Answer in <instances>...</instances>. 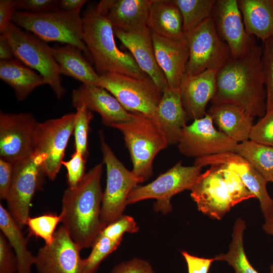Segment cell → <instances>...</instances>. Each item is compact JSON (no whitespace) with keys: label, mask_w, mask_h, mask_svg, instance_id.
<instances>
[{"label":"cell","mask_w":273,"mask_h":273,"mask_svg":"<svg viewBox=\"0 0 273 273\" xmlns=\"http://www.w3.org/2000/svg\"><path fill=\"white\" fill-rule=\"evenodd\" d=\"M183 18L185 35L211 17L215 0H173Z\"/></svg>","instance_id":"d6a6232c"},{"label":"cell","mask_w":273,"mask_h":273,"mask_svg":"<svg viewBox=\"0 0 273 273\" xmlns=\"http://www.w3.org/2000/svg\"><path fill=\"white\" fill-rule=\"evenodd\" d=\"M178 149L181 154L196 158L224 153L236 152L238 143L213 125L207 113L183 129Z\"/></svg>","instance_id":"4fadbf2b"},{"label":"cell","mask_w":273,"mask_h":273,"mask_svg":"<svg viewBox=\"0 0 273 273\" xmlns=\"http://www.w3.org/2000/svg\"><path fill=\"white\" fill-rule=\"evenodd\" d=\"M74 125L75 151L86 159L88 156V132L90 121L94 117L92 111L84 106L76 108Z\"/></svg>","instance_id":"d590c367"},{"label":"cell","mask_w":273,"mask_h":273,"mask_svg":"<svg viewBox=\"0 0 273 273\" xmlns=\"http://www.w3.org/2000/svg\"><path fill=\"white\" fill-rule=\"evenodd\" d=\"M235 153L246 159L267 182L273 183V147L249 140L238 143Z\"/></svg>","instance_id":"1f68e13d"},{"label":"cell","mask_w":273,"mask_h":273,"mask_svg":"<svg viewBox=\"0 0 273 273\" xmlns=\"http://www.w3.org/2000/svg\"><path fill=\"white\" fill-rule=\"evenodd\" d=\"M223 164L236 172L247 189L260 203L264 219L272 217L273 200L269 195L265 178L246 159L236 153L229 152L196 158L194 165Z\"/></svg>","instance_id":"ac0fdd59"},{"label":"cell","mask_w":273,"mask_h":273,"mask_svg":"<svg viewBox=\"0 0 273 273\" xmlns=\"http://www.w3.org/2000/svg\"><path fill=\"white\" fill-rule=\"evenodd\" d=\"M114 0H102L87 7L82 13V38L100 75L118 73L136 78L146 74L130 53L120 51L107 14Z\"/></svg>","instance_id":"3957f363"},{"label":"cell","mask_w":273,"mask_h":273,"mask_svg":"<svg viewBox=\"0 0 273 273\" xmlns=\"http://www.w3.org/2000/svg\"><path fill=\"white\" fill-rule=\"evenodd\" d=\"M152 118L165 134L168 145L178 143L187 120L179 88L169 87L163 92Z\"/></svg>","instance_id":"603a6c76"},{"label":"cell","mask_w":273,"mask_h":273,"mask_svg":"<svg viewBox=\"0 0 273 273\" xmlns=\"http://www.w3.org/2000/svg\"><path fill=\"white\" fill-rule=\"evenodd\" d=\"M147 26L161 36L181 41L186 39L181 13L173 0H153Z\"/></svg>","instance_id":"d4e9b609"},{"label":"cell","mask_w":273,"mask_h":273,"mask_svg":"<svg viewBox=\"0 0 273 273\" xmlns=\"http://www.w3.org/2000/svg\"><path fill=\"white\" fill-rule=\"evenodd\" d=\"M98 86L111 93L130 113L152 117L163 92L147 74L140 78L118 73L100 76Z\"/></svg>","instance_id":"ba28073f"},{"label":"cell","mask_w":273,"mask_h":273,"mask_svg":"<svg viewBox=\"0 0 273 273\" xmlns=\"http://www.w3.org/2000/svg\"><path fill=\"white\" fill-rule=\"evenodd\" d=\"M202 166H184L181 161L160 174L152 182L136 186L129 194L127 205L149 199H155L153 209L167 214L172 210L170 199L186 190H191L201 174Z\"/></svg>","instance_id":"9c48e42d"},{"label":"cell","mask_w":273,"mask_h":273,"mask_svg":"<svg viewBox=\"0 0 273 273\" xmlns=\"http://www.w3.org/2000/svg\"><path fill=\"white\" fill-rule=\"evenodd\" d=\"M266 90V112L273 110V35L263 41L261 58Z\"/></svg>","instance_id":"8d00e7d4"},{"label":"cell","mask_w":273,"mask_h":273,"mask_svg":"<svg viewBox=\"0 0 273 273\" xmlns=\"http://www.w3.org/2000/svg\"><path fill=\"white\" fill-rule=\"evenodd\" d=\"M247 32L264 41L273 35V0H239Z\"/></svg>","instance_id":"83f0119b"},{"label":"cell","mask_w":273,"mask_h":273,"mask_svg":"<svg viewBox=\"0 0 273 273\" xmlns=\"http://www.w3.org/2000/svg\"><path fill=\"white\" fill-rule=\"evenodd\" d=\"M211 17L218 36L227 44L233 58L245 56L256 43L254 36L246 31L238 1H216Z\"/></svg>","instance_id":"2e32d148"},{"label":"cell","mask_w":273,"mask_h":273,"mask_svg":"<svg viewBox=\"0 0 273 273\" xmlns=\"http://www.w3.org/2000/svg\"><path fill=\"white\" fill-rule=\"evenodd\" d=\"M269 268H270V273H273V264L270 265Z\"/></svg>","instance_id":"816d5d0a"},{"label":"cell","mask_w":273,"mask_h":273,"mask_svg":"<svg viewBox=\"0 0 273 273\" xmlns=\"http://www.w3.org/2000/svg\"><path fill=\"white\" fill-rule=\"evenodd\" d=\"M18 261L7 239L0 233V273H17Z\"/></svg>","instance_id":"7bdbcfd3"},{"label":"cell","mask_w":273,"mask_h":273,"mask_svg":"<svg viewBox=\"0 0 273 273\" xmlns=\"http://www.w3.org/2000/svg\"><path fill=\"white\" fill-rule=\"evenodd\" d=\"M80 250L62 225L56 231L53 242L38 250L34 265L38 273H85Z\"/></svg>","instance_id":"9a60e30c"},{"label":"cell","mask_w":273,"mask_h":273,"mask_svg":"<svg viewBox=\"0 0 273 273\" xmlns=\"http://www.w3.org/2000/svg\"><path fill=\"white\" fill-rule=\"evenodd\" d=\"M15 9L13 0L0 1V33L4 32L11 22Z\"/></svg>","instance_id":"7dc6e473"},{"label":"cell","mask_w":273,"mask_h":273,"mask_svg":"<svg viewBox=\"0 0 273 273\" xmlns=\"http://www.w3.org/2000/svg\"><path fill=\"white\" fill-rule=\"evenodd\" d=\"M99 137L103 163L106 166V187L103 195L100 219L106 225L123 215L129 194L139 183L144 181L129 171L116 157L105 142L103 133Z\"/></svg>","instance_id":"52a82bcc"},{"label":"cell","mask_w":273,"mask_h":273,"mask_svg":"<svg viewBox=\"0 0 273 273\" xmlns=\"http://www.w3.org/2000/svg\"><path fill=\"white\" fill-rule=\"evenodd\" d=\"M9 43L15 58L37 71L58 99L65 93L53 47L30 32L11 22L1 34Z\"/></svg>","instance_id":"8992f818"},{"label":"cell","mask_w":273,"mask_h":273,"mask_svg":"<svg viewBox=\"0 0 273 273\" xmlns=\"http://www.w3.org/2000/svg\"><path fill=\"white\" fill-rule=\"evenodd\" d=\"M0 229L12 247L18 261L17 273H31L35 255L28 249L21 228L9 211L0 204Z\"/></svg>","instance_id":"f546056e"},{"label":"cell","mask_w":273,"mask_h":273,"mask_svg":"<svg viewBox=\"0 0 273 273\" xmlns=\"http://www.w3.org/2000/svg\"><path fill=\"white\" fill-rule=\"evenodd\" d=\"M58 0H13L16 11L42 13L57 9Z\"/></svg>","instance_id":"b9f144b4"},{"label":"cell","mask_w":273,"mask_h":273,"mask_svg":"<svg viewBox=\"0 0 273 273\" xmlns=\"http://www.w3.org/2000/svg\"><path fill=\"white\" fill-rule=\"evenodd\" d=\"M71 101L75 108L84 106L91 111L99 113L103 123L107 126L128 121L131 118V113L126 110L111 93L99 86L82 84L73 90Z\"/></svg>","instance_id":"ffe728a7"},{"label":"cell","mask_w":273,"mask_h":273,"mask_svg":"<svg viewBox=\"0 0 273 273\" xmlns=\"http://www.w3.org/2000/svg\"><path fill=\"white\" fill-rule=\"evenodd\" d=\"M13 59L14 56L11 47L4 36L0 35L1 61H8Z\"/></svg>","instance_id":"681fc988"},{"label":"cell","mask_w":273,"mask_h":273,"mask_svg":"<svg viewBox=\"0 0 273 273\" xmlns=\"http://www.w3.org/2000/svg\"><path fill=\"white\" fill-rule=\"evenodd\" d=\"M80 12L60 9L37 14L16 11L11 22L44 41L75 46L92 61L83 41L82 21Z\"/></svg>","instance_id":"5b68a950"},{"label":"cell","mask_w":273,"mask_h":273,"mask_svg":"<svg viewBox=\"0 0 273 273\" xmlns=\"http://www.w3.org/2000/svg\"><path fill=\"white\" fill-rule=\"evenodd\" d=\"M53 56L61 74L72 77L88 86H98L100 75L82 56V51L69 44L53 47Z\"/></svg>","instance_id":"484cf974"},{"label":"cell","mask_w":273,"mask_h":273,"mask_svg":"<svg viewBox=\"0 0 273 273\" xmlns=\"http://www.w3.org/2000/svg\"><path fill=\"white\" fill-rule=\"evenodd\" d=\"M43 162L42 156L34 152L13 164L12 180L6 200L10 213L21 229L30 217L32 198L42 185Z\"/></svg>","instance_id":"30bf717a"},{"label":"cell","mask_w":273,"mask_h":273,"mask_svg":"<svg viewBox=\"0 0 273 273\" xmlns=\"http://www.w3.org/2000/svg\"><path fill=\"white\" fill-rule=\"evenodd\" d=\"M262 224L263 230L267 234L273 236V217L264 219Z\"/></svg>","instance_id":"f907efd6"},{"label":"cell","mask_w":273,"mask_h":273,"mask_svg":"<svg viewBox=\"0 0 273 273\" xmlns=\"http://www.w3.org/2000/svg\"><path fill=\"white\" fill-rule=\"evenodd\" d=\"M181 253L187 263L188 273H208L212 262L215 261L214 257H199L186 251Z\"/></svg>","instance_id":"f6af8a7d"},{"label":"cell","mask_w":273,"mask_h":273,"mask_svg":"<svg viewBox=\"0 0 273 273\" xmlns=\"http://www.w3.org/2000/svg\"><path fill=\"white\" fill-rule=\"evenodd\" d=\"M110 273H155L151 264L147 260L134 258L119 263Z\"/></svg>","instance_id":"ee69618b"},{"label":"cell","mask_w":273,"mask_h":273,"mask_svg":"<svg viewBox=\"0 0 273 273\" xmlns=\"http://www.w3.org/2000/svg\"><path fill=\"white\" fill-rule=\"evenodd\" d=\"M114 35L130 52L141 70L163 92L169 87L154 53L151 31L148 27L133 31L114 28Z\"/></svg>","instance_id":"d6986e66"},{"label":"cell","mask_w":273,"mask_h":273,"mask_svg":"<svg viewBox=\"0 0 273 273\" xmlns=\"http://www.w3.org/2000/svg\"><path fill=\"white\" fill-rule=\"evenodd\" d=\"M131 120L112 125L122 133L132 163V172L144 181L153 175L157 154L168 146L166 136L150 117L131 113Z\"/></svg>","instance_id":"277c9868"},{"label":"cell","mask_w":273,"mask_h":273,"mask_svg":"<svg viewBox=\"0 0 273 273\" xmlns=\"http://www.w3.org/2000/svg\"><path fill=\"white\" fill-rule=\"evenodd\" d=\"M249 140L262 145L273 147V110L267 111L253 124Z\"/></svg>","instance_id":"f35d334b"},{"label":"cell","mask_w":273,"mask_h":273,"mask_svg":"<svg viewBox=\"0 0 273 273\" xmlns=\"http://www.w3.org/2000/svg\"><path fill=\"white\" fill-rule=\"evenodd\" d=\"M217 71L207 70L197 75H184L179 89L187 120L200 119L206 114V107L216 91Z\"/></svg>","instance_id":"44dd1931"},{"label":"cell","mask_w":273,"mask_h":273,"mask_svg":"<svg viewBox=\"0 0 273 273\" xmlns=\"http://www.w3.org/2000/svg\"><path fill=\"white\" fill-rule=\"evenodd\" d=\"M0 78L13 89L19 101L26 100L37 87L47 84L41 75L16 58L0 61Z\"/></svg>","instance_id":"f1b7e54d"},{"label":"cell","mask_w":273,"mask_h":273,"mask_svg":"<svg viewBox=\"0 0 273 273\" xmlns=\"http://www.w3.org/2000/svg\"><path fill=\"white\" fill-rule=\"evenodd\" d=\"M13 164L0 158V199L6 200L13 175Z\"/></svg>","instance_id":"bcb514c9"},{"label":"cell","mask_w":273,"mask_h":273,"mask_svg":"<svg viewBox=\"0 0 273 273\" xmlns=\"http://www.w3.org/2000/svg\"><path fill=\"white\" fill-rule=\"evenodd\" d=\"M153 0H114L107 18L113 28L133 31L147 26Z\"/></svg>","instance_id":"4316f807"},{"label":"cell","mask_w":273,"mask_h":273,"mask_svg":"<svg viewBox=\"0 0 273 273\" xmlns=\"http://www.w3.org/2000/svg\"><path fill=\"white\" fill-rule=\"evenodd\" d=\"M262 47L256 43L245 56L229 61L216 72L212 104H232L254 117L266 112L267 94L262 70Z\"/></svg>","instance_id":"6da1fadb"},{"label":"cell","mask_w":273,"mask_h":273,"mask_svg":"<svg viewBox=\"0 0 273 273\" xmlns=\"http://www.w3.org/2000/svg\"><path fill=\"white\" fill-rule=\"evenodd\" d=\"M86 160L80 152L75 151L68 161H62V165L67 170L68 187H75L83 177Z\"/></svg>","instance_id":"60d3db41"},{"label":"cell","mask_w":273,"mask_h":273,"mask_svg":"<svg viewBox=\"0 0 273 273\" xmlns=\"http://www.w3.org/2000/svg\"><path fill=\"white\" fill-rule=\"evenodd\" d=\"M61 221L60 215L47 213L36 217H30L26 225L29 236L40 238L44 240L46 245H50L54 240L56 227Z\"/></svg>","instance_id":"e575fe53"},{"label":"cell","mask_w":273,"mask_h":273,"mask_svg":"<svg viewBox=\"0 0 273 273\" xmlns=\"http://www.w3.org/2000/svg\"><path fill=\"white\" fill-rule=\"evenodd\" d=\"M151 33L155 58L169 87L179 88L190 55L187 39L178 41Z\"/></svg>","instance_id":"7402d4cb"},{"label":"cell","mask_w":273,"mask_h":273,"mask_svg":"<svg viewBox=\"0 0 273 273\" xmlns=\"http://www.w3.org/2000/svg\"><path fill=\"white\" fill-rule=\"evenodd\" d=\"M102 168V163L95 165L63 195L61 222L81 250L92 247L104 228L100 219Z\"/></svg>","instance_id":"7a4b0ae2"},{"label":"cell","mask_w":273,"mask_h":273,"mask_svg":"<svg viewBox=\"0 0 273 273\" xmlns=\"http://www.w3.org/2000/svg\"><path fill=\"white\" fill-rule=\"evenodd\" d=\"M139 227L134 218L129 215H122L117 220L106 225L99 233L112 239H122L125 233H134Z\"/></svg>","instance_id":"ab89813d"},{"label":"cell","mask_w":273,"mask_h":273,"mask_svg":"<svg viewBox=\"0 0 273 273\" xmlns=\"http://www.w3.org/2000/svg\"><path fill=\"white\" fill-rule=\"evenodd\" d=\"M75 113L38 122L34 135V152L43 159L42 169L49 179H55L61 167L70 137L73 132Z\"/></svg>","instance_id":"7c38bea8"},{"label":"cell","mask_w":273,"mask_h":273,"mask_svg":"<svg viewBox=\"0 0 273 273\" xmlns=\"http://www.w3.org/2000/svg\"><path fill=\"white\" fill-rule=\"evenodd\" d=\"M86 0H58V7L67 12H80Z\"/></svg>","instance_id":"c3c4849f"},{"label":"cell","mask_w":273,"mask_h":273,"mask_svg":"<svg viewBox=\"0 0 273 273\" xmlns=\"http://www.w3.org/2000/svg\"><path fill=\"white\" fill-rule=\"evenodd\" d=\"M189 58L186 72L195 75L206 70L217 71L231 58L227 44L218 36L211 17L186 35Z\"/></svg>","instance_id":"8fae6325"},{"label":"cell","mask_w":273,"mask_h":273,"mask_svg":"<svg viewBox=\"0 0 273 273\" xmlns=\"http://www.w3.org/2000/svg\"><path fill=\"white\" fill-rule=\"evenodd\" d=\"M221 166L223 178L230 194L234 207L236 204L250 198H255V196L247 189L239 174L223 164Z\"/></svg>","instance_id":"74e56055"},{"label":"cell","mask_w":273,"mask_h":273,"mask_svg":"<svg viewBox=\"0 0 273 273\" xmlns=\"http://www.w3.org/2000/svg\"><path fill=\"white\" fill-rule=\"evenodd\" d=\"M38 122L29 113H0V158L13 164L34 152Z\"/></svg>","instance_id":"5bb4252c"},{"label":"cell","mask_w":273,"mask_h":273,"mask_svg":"<svg viewBox=\"0 0 273 273\" xmlns=\"http://www.w3.org/2000/svg\"><path fill=\"white\" fill-rule=\"evenodd\" d=\"M207 113L219 131L238 143L249 140L253 118L241 108L232 104H212Z\"/></svg>","instance_id":"cb8c5ba5"},{"label":"cell","mask_w":273,"mask_h":273,"mask_svg":"<svg viewBox=\"0 0 273 273\" xmlns=\"http://www.w3.org/2000/svg\"><path fill=\"white\" fill-rule=\"evenodd\" d=\"M272 216L273 217V209H272Z\"/></svg>","instance_id":"f5cc1de1"},{"label":"cell","mask_w":273,"mask_h":273,"mask_svg":"<svg viewBox=\"0 0 273 273\" xmlns=\"http://www.w3.org/2000/svg\"><path fill=\"white\" fill-rule=\"evenodd\" d=\"M190 190L198 210L211 218L221 219L233 207L220 165L201 173Z\"/></svg>","instance_id":"e0dca14e"},{"label":"cell","mask_w":273,"mask_h":273,"mask_svg":"<svg viewBox=\"0 0 273 273\" xmlns=\"http://www.w3.org/2000/svg\"><path fill=\"white\" fill-rule=\"evenodd\" d=\"M121 240L112 239L99 234L90 253L84 259L85 273H95L102 261L117 248Z\"/></svg>","instance_id":"836d02e7"},{"label":"cell","mask_w":273,"mask_h":273,"mask_svg":"<svg viewBox=\"0 0 273 273\" xmlns=\"http://www.w3.org/2000/svg\"><path fill=\"white\" fill-rule=\"evenodd\" d=\"M246 228L245 220L238 218L232 234V240L228 251L216 255L215 261H224L231 266L235 273H259L251 265L245 252L244 233Z\"/></svg>","instance_id":"4dcf8cb0"}]
</instances>
